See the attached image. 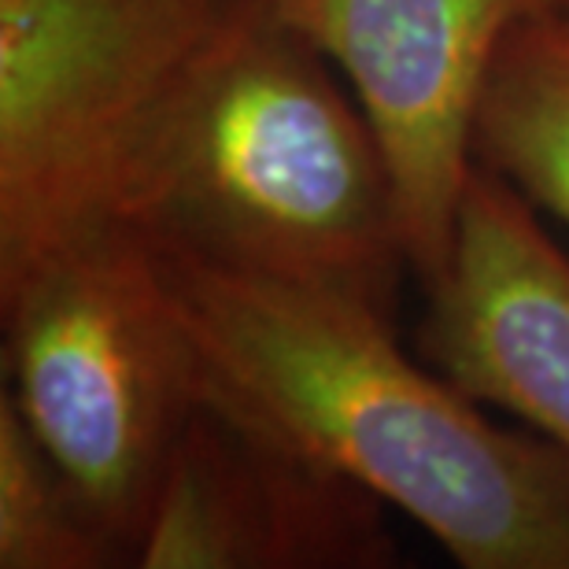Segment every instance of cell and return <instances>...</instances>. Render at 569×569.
Here are the masks:
<instances>
[{
  "label": "cell",
  "mask_w": 569,
  "mask_h": 569,
  "mask_svg": "<svg viewBox=\"0 0 569 569\" xmlns=\"http://www.w3.org/2000/svg\"><path fill=\"white\" fill-rule=\"evenodd\" d=\"M159 256L203 396L400 507L462 569H569V455L488 422L485 403L396 345L392 311Z\"/></svg>",
  "instance_id": "cell-1"
},
{
  "label": "cell",
  "mask_w": 569,
  "mask_h": 569,
  "mask_svg": "<svg viewBox=\"0 0 569 569\" xmlns=\"http://www.w3.org/2000/svg\"><path fill=\"white\" fill-rule=\"evenodd\" d=\"M122 222L237 274L392 311L411 270L389 156L303 33L241 0L141 148Z\"/></svg>",
  "instance_id": "cell-2"
},
{
  "label": "cell",
  "mask_w": 569,
  "mask_h": 569,
  "mask_svg": "<svg viewBox=\"0 0 569 569\" xmlns=\"http://www.w3.org/2000/svg\"><path fill=\"white\" fill-rule=\"evenodd\" d=\"M8 396L133 562L200 359L156 241L97 226L0 281Z\"/></svg>",
  "instance_id": "cell-3"
},
{
  "label": "cell",
  "mask_w": 569,
  "mask_h": 569,
  "mask_svg": "<svg viewBox=\"0 0 569 569\" xmlns=\"http://www.w3.org/2000/svg\"><path fill=\"white\" fill-rule=\"evenodd\" d=\"M241 0H0V281L122 222L141 148Z\"/></svg>",
  "instance_id": "cell-4"
},
{
  "label": "cell",
  "mask_w": 569,
  "mask_h": 569,
  "mask_svg": "<svg viewBox=\"0 0 569 569\" xmlns=\"http://www.w3.org/2000/svg\"><path fill=\"white\" fill-rule=\"evenodd\" d=\"M348 78L389 156L411 270L448 263L473 127L507 33L569 0H267Z\"/></svg>",
  "instance_id": "cell-5"
},
{
  "label": "cell",
  "mask_w": 569,
  "mask_h": 569,
  "mask_svg": "<svg viewBox=\"0 0 569 569\" xmlns=\"http://www.w3.org/2000/svg\"><path fill=\"white\" fill-rule=\"evenodd\" d=\"M385 503L200 396L141 521L138 569H389Z\"/></svg>",
  "instance_id": "cell-6"
},
{
  "label": "cell",
  "mask_w": 569,
  "mask_h": 569,
  "mask_svg": "<svg viewBox=\"0 0 569 569\" xmlns=\"http://www.w3.org/2000/svg\"><path fill=\"white\" fill-rule=\"evenodd\" d=\"M426 296L418 348L429 367L569 455V259L496 170L473 163Z\"/></svg>",
  "instance_id": "cell-7"
},
{
  "label": "cell",
  "mask_w": 569,
  "mask_h": 569,
  "mask_svg": "<svg viewBox=\"0 0 569 569\" xmlns=\"http://www.w3.org/2000/svg\"><path fill=\"white\" fill-rule=\"evenodd\" d=\"M473 163L569 222V8L518 22L477 108Z\"/></svg>",
  "instance_id": "cell-8"
},
{
  "label": "cell",
  "mask_w": 569,
  "mask_h": 569,
  "mask_svg": "<svg viewBox=\"0 0 569 569\" xmlns=\"http://www.w3.org/2000/svg\"><path fill=\"white\" fill-rule=\"evenodd\" d=\"M130 562L63 466L0 396V569H111Z\"/></svg>",
  "instance_id": "cell-9"
}]
</instances>
